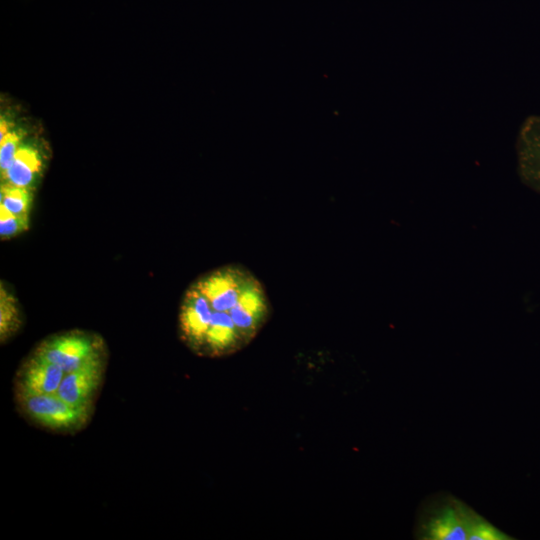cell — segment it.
Instances as JSON below:
<instances>
[{
    "label": "cell",
    "instance_id": "obj_7",
    "mask_svg": "<svg viewBox=\"0 0 540 540\" xmlns=\"http://www.w3.org/2000/svg\"><path fill=\"white\" fill-rule=\"evenodd\" d=\"M41 168V159L36 149L29 146L18 148L10 166L3 172L5 183L28 188Z\"/></svg>",
    "mask_w": 540,
    "mask_h": 540
},
{
    "label": "cell",
    "instance_id": "obj_11",
    "mask_svg": "<svg viewBox=\"0 0 540 540\" xmlns=\"http://www.w3.org/2000/svg\"><path fill=\"white\" fill-rule=\"evenodd\" d=\"M20 136L16 132H8L0 141V168L3 173L12 163L16 152Z\"/></svg>",
    "mask_w": 540,
    "mask_h": 540
},
{
    "label": "cell",
    "instance_id": "obj_2",
    "mask_svg": "<svg viewBox=\"0 0 540 540\" xmlns=\"http://www.w3.org/2000/svg\"><path fill=\"white\" fill-rule=\"evenodd\" d=\"M17 408L31 423L52 432L70 434L87 426L93 406H74L55 394L15 397Z\"/></svg>",
    "mask_w": 540,
    "mask_h": 540
},
{
    "label": "cell",
    "instance_id": "obj_10",
    "mask_svg": "<svg viewBox=\"0 0 540 540\" xmlns=\"http://www.w3.org/2000/svg\"><path fill=\"white\" fill-rule=\"evenodd\" d=\"M28 216L14 215L0 207V235L4 238L13 237L28 228Z\"/></svg>",
    "mask_w": 540,
    "mask_h": 540
},
{
    "label": "cell",
    "instance_id": "obj_5",
    "mask_svg": "<svg viewBox=\"0 0 540 540\" xmlns=\"http://www.w3.org/2000/svg\"><path fill=\"white\" fill-rule=\"evenodd\" d=\"M105 374V358L65 374L57 394L74 406H93L102 386Z\"/></svg>",
    "mask_w": 540,
    "mask_h": 540
},
{
    "label": "cell",
    "instance_id": "obj_9",
    "mask_svg": "<svg viewBox=\"0 0 540 540\" xmlns=\"http://www.w3.org/2000/svg\"><path fill=\"white\" fill-rule=\"evenodd\" d=\"M19 313L12 297L1 289L0 332L1 340L7 339L19 327Z\"/></svg>",
    "mask_w": 540,
    "mask_h": 540
},
{
    "label": "cell",
    "instance_id": "obj_3",
    "mask_svg": "<svg viewBox=\"0 0 540 540\" xmlns=\"http://www.w3.org/2000/svg\"><path fill=\"white\" fill-rule=\"evenodd\" d=\"M34 353L60 367L65 374L104 358L100 339L78 331L54 335L43 341Z\"/></svg>",
    "mask_w": 540,
    "mask_h": 540
},
{
    "label": "cell",
    "instance_id": "obj_8",
    "mask_svg": "<svg viewBox=\"0 0 540 540\" xmlns=\"http://www.w3.org/2000/svg\"><path fill=\"white\" fill-rule=\"evenodd\" d=\"M0 207L18 216H28L31 195L27 188L8 183L1 186Z\"/></svg>",
    "mask_w": 540,
    "mask_h": 540
},
{
    "label": "cell",
    "instance_id": "obj_1",
    "mask_svg": "<svg viewBox=\"0 0 540 540\" xmlns=\"http://www.w3.org/2000/svg\"><path fill=\"white\" fill-rule=\"evenodd\" d=\"M424 540H504L506 535L465 503L441 496L425 505L417 526Z\"/></svg>",
    "mask_w": 540,
    "mask_h": 540
},
{
    "label": "cell",
    "instance_id": "obj_6",
    "mask_svg": "<svg viewBox=\"0 0 540 540\" xmlns=\"http://www.w3.org/2000/svg\"><path fill=\"white\" fill-rule=\"evenodd\" d=\"M519 156L525 179L540 189V116H529L519 131Z\"/></svg>",
    "mask_w": 540,
    "mask_h": 540
},
{
    "label": "cell",
    "instance_id": "obj_12",
    "mask_svg": "<svg viewBox=\"0 0 540 540\" xmlns=\"http://www.w3.org/2000/svg\"><path fill=\"white\" fill-rule=\"evenodd\" d=\"M7 133H8L7 124H6L5 121L2 120L1 121V133H0L1 137H0V139L3 138Z\"/></svg>",
    "mask_w": 540,
    "mask_h": 540
},
{
    "label": "cell",
    "instance_id": "obj_4",
    "mask_svg": "<svg viewBox=\"0 0 540 540\" xmlns=\"http://www.w3.org/2000/svg\"><path fill=\"white\" fill-rule=\"evenodd\" d=\"M65 372L33 353L19 368L14 380V396L57 393Z\"/></svg>",
    "mask_w": 540,
    "mask_h": 540
}]
</instances>
